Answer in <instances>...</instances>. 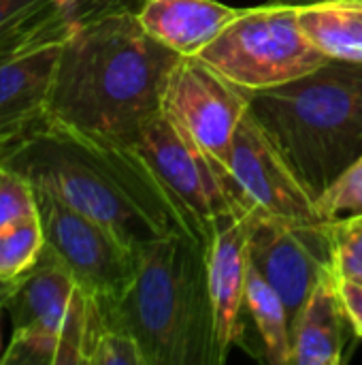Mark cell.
<instances>
[{"label": "cell", "instance_id": "8", "mask_svg": "<svg viewBox=\"0 0 362 365\" xmlns=\"http://www.w3.org/2000/svg\"><path fill=\"white\" fill-rule=\"evenodd\" d=\"M224 167L226 188L239 216L256 212L294 222L324 220L316 199L250 111L233 135Z\"/></svg>", "mask_w": 362, "mask_h": 365}, {"label": "cell", "instance_id": "22", "mask_svg": "<svg viewBox=\"0 0 362 365\" xmlns=\"http://www.w3.org/2000/svg\"><path fill=\"white\" fill-rule=\"evenodd\" d=\"M318 210L324 220L339 218L344 212L362 214V158L318 199Z\"/></svg>", "mask_w": 362, "mask_h": 365}, {"label": "cell", "instance_id": "13", "mask_svg": "<svg viewBox=\"0 0 362 365\" xmlns=\"http://www.w3.org/2000/svg\"><path fill=\"white\" fill-rule=\"evenodd\" d=\"M254 218L256 212H250L230 227L220 229L207 248L215 336L224 357H228L230 344L239 338V321L241 308L245 306V280L250 269V231Z\"/></svg>", "mask_w": 362, "mask_h": 365}, {"label": "cell", "instance_id": "2", "mask_svg": "<svg viewBox=\"0 0 362 365\" xmlns=\"http://www.w3.org/2000/svg\"><path fill=\"white\" fill-rule=\"evenodd\" d=\"M0 165L102 222L137 250L173 233L196 240L132 148L85 139L43 115L23 135L0 145Z\"/></svg>", "mask_w": 362, "mask_h": 365}, {"label": "cell", "instance_id": "12", "mask_svg": "<svg viewBox=\"0 0 362 365\" xmlns=\"http://www.w3.org/2000/svg\"><path fill=\"white\" fill-rule=\"evenodd\" d=\"M361 336L341 302L337 278L322 276L292 327L294 365H344L350 361Z\"/></svg>", "mask_w": 362, "mask_h": 365}, {"label": "cell", "instance_id": "27", "mask_svg": "<svg viewBox=\"0 0 362 365\" xmlns=\"http://www.w3.org/2000/svg\"><path fill=\"white\" fill-rule=\"evenodd\" d=\"M273 2H286V4H307V2H318V0H273Z\"/></svg>", "mask_w": 362, "mask_h": 365}, {"label": "cell", "instance_id": "17", "mask_svg": "<svg viewBox=\"0 0 362 365\" xmlns=\"http://www.w3.org/2000/svg\"><path fill=\"white\" fill-rule=\"evenodd\" d=\"M305 36L331 60L362 62V0L297 4Z\"/></svg>", "mask_w": 362, "mask_h": 365}, {"label": "cell", "instance_id": "9", "mask_svg": "<svg viewBox=\"0 0 362 365\" xmlns=\"http://www.w3.org/2000/svg\"><path fill=\"white\" fill-rule=\"evenodd\" d=\"M247 109L250 92L233 83L201 56H181L171 71L162 111L196 141L224 171V178L233 135Z\"/></svg>", "mask_w": 362, "mask_h": 365}, {"label": "cell", "instance_id": "21", "mask_svg": "<svg viewBox=\"0 0 362 365\" xmlns=\"http://www.w3.org/2000/svg\"><path fill=\"white\" fill-rule=\"evenodd\" d=\"M34 214H38V203L30 180L0 165V229Z\"/></svg>", "mask_w": 362, "mask_h": 365}, {"label": "cell", "instance_id": "16", "mask_svg": "<svg viewBox=\"0 0 362 365\" xmlns=\"http://www.w3.org/2000/svg\"><path fill=\"white\" fill-rule=\"evenodd\" d=\"M73 0H0V62L62 43L75 30Z\"/></svg>", "mask_w": 362, "mask_h": 365}, {"label": "cell", "instance_id": "20", "mask_svg": "<svg viewBox=\"0 0 362 365\" xmlns=\"http://www.w3.org/2000/svg\"><path fill=\"white\" fill-rule=\"evenodd\" d=\"M333 244V274L362 284V214L326 220Z\"/></svg>", "mask_w": 362, "mask_h": 365}, {"label": "cell", "instance_id": "19", "mask_svg": "<svg viewBox=\"0 0 362 365\" xmlns=\"http://www.w3.org/2000/svg\"><path fill=\"white\" fill-rule=\"evenodd\" d=\"M45 235L41 216H28L6 229H0V280H17L41 259Z\"/></svg>", "mask_w": 362, "mask_h": 365}, {"label": "cell", "instance_id": "23", "mask_svg": "<svg viewBox=\"0 0 362 365\" xmlns=\"http://www.w3.org/2000/svg\"><path fill=\"white\" fill-rule=\"evenodd\" d=\"M90 365H145L143 353L137 344V340L124 331L105 329L98 338L92 355Z\"/></svg>", "mask_w": 362, "mask_h": 365}, {"label": "cell", "instance_id": "28", "mask_svg": "<svg viewBox=\"0 0 362 365\" xmlns=\"http://www.w3.org/2000/svg\"><path fill=\"white\" fill-rule=\"evenodd\" d=\"M0 349H2V334H0Z\"/></svg>", "mask_w": 362, "mask_h": 365}, {"label": "cell", "instance_id": "14", "mask_svg": "<svg viewBox=\"0 0 362 365\" xmlns=\"http://www.w3.org/2000/svg\"><path fill=\"white\" fill-rule=\"evenodd\" d=\"M62 43L0 62V145L17 139L45 115Z\"/></svg>", "mask_w": 362, "mask_h": 365}, {"label": "cell", "instance_id": "5", "mask_svg": "<svg viewBox=\"0 0 362 365\" xmlns=\"http://www.w3.org/2000/svg\"><path fill=\"white\" fill-rule=\"evenodd\" d=\"M198 56L247 92L286 86L331 60L301 30L297 4L286 2L243 9Z\"/></svg>", "mask_w": 362, "mask_h": 365}, {"label": "cell", "instance_id": "26", "mask_svg": "<svg viewBox=\"0 0 362 365\" xmlns=\"http://www.w3.org/2000/svg\"><path fill=\"white\" fill-rule=\"evenodd\" d=\"M13 287H15V280H0V312L4 310V304H6Z\"/></svg>", "mask_w": 362, "mask_h": 365}, {"label": "cell", "instance_id": "4", "mask_svg": "<svg viewBox=\"0 0 362 365\" xmlns=\"http://www.w3.org/2000/svg\"><path fill=\"white\" fill-rule=\"evenodd\" d=\"M247 111L318 203L362 158V62L329 60L286 86L250 92Z\"/></svg>", "mask_w": 362, "mask_h": 365}, {"label": "cell", "instance_id": "24", "mask_svg": "<svg viewBox=\"0 0 362 365\" xmlns=\"http://www.w3.org/2000/svg\"><path fill=\"white\" fill-rule=\"evenodd\" d=\"M147 0H73L68 17L75 26L109 17V15H137Z\"/></svg>", "mask_w": 362, "mask_h": 365}, {"label": "cell", "instance_id": "11", "mask_svg": "<svg viewBox=\"0 0 362 365\" xmlns=\"http://www.w3.org/2000/svg\"><path fill=\"white\" fill-rule=\"evenodd\" d=\"M77 282L66 265L45 246L36 265L15 280L4 304L13 334H30L58 342L70 317Z\"/></svg>", "mask_w": 362, "mask_h": 365}, {"label": "cell", "instance_id": "10", "mask_svg": "<svg viewBox=\"0 0 362 365\" xmlns=\"http://www.w3.org/2000/svg\"><path fill=\"white\" fill-rule=\"evenodd\" d=\"M250 263L280 293L292 327L309 295L333 269V244L322 222H294L256 214L250 231Z\"/></svg>", "mask_w": 362, "mask_h": 365}, {"label": "cell", "instance_id": "6", "mask_svg": "<svg viewBox=\"0 0 362 365\" xmlns=\"http://www.w3.org/2000/svg\"><path fill=\"white\" fill-rule=\"evenodd\" d=\"M132 150L207 248L220 229L243 218L228 197L224 171L164 111L143 130Z\"/></svg>", "mask_w": 362, "mask_h": 365}, {"label": "cell", "instance_id": "18", "mask_svg": "<svg viewBox=\"0 0 362 365\" xmlns=\"http://www.w3.org/2000/svg\"><path fill=\"white\" fill-rule=\"evenodd\" d=\"M245 308L262 338L267 361L273 365H290L292 336L286 306L280 293L258 274L252 263L245 280Z\"/></svg>", "mask_w": 362, "mask_h": 365}, {"label": "cell", "instance_id": "1", "mask_svg": "<svg viewBox=\"0 0 362 365\" xmlns=\"http://www.w3.org/2000/svg\"><path fill=\"white\" fill-rule=\"evenodd\" d=\"M179 58L130 13L75 26L60 49L45 118L85 139L134 148L162 113Z\"/></svg>", "mask_w": 362, "mask_h": 365}, {"label": "cell", "instance_id": "7", "mask_svg": "<svg viewBox=\"0 0 362 365\" xmlns=\"http://www.w3.org/2000/svg\"><path fill=\"white\" fill-rule=\"evenodd\" d=\"M34 190L45 246L66 265L77 287L100 308L122 297L137 276L139 250L51 192Z\"/></svg>", "mask_w": 362, "mask_h": 365}, {"label": "cell", "instance_id": "25", "mask_svg": "<svg viewBox=\"0 0 362 365\" xmlns=\"http://www.w3.org/2000/svg\"><path fill=\"white\" fill-rule=\"evenodd\" d=\"M337 289H339L341 302H344V306H346V310L350 314V321H352L356 334L361 336L362 340V284L361 282L337 278Z\"/></svg>", "mask_w": 362, "mask_h": 365}, {"label": "cell", "instance_id": "3", "mask_svg": "<svg viewBox=\"0 0 362 365\" xmlns=\"http://www.w3.org/2000/svg\"><path fill=\"white\" fill-rule=\"evenodd\" d=\"M100 314L109 329L137 340L145 365L226 361L215 336L207 246L186 233L143 246L132 284Z\"/></svg>", "mask_w": 362, "mask_h": 365}, {"label": "cell", "instance_id": "15", "mask_svg": "<svg viewBox=\"0 0 362 365\" xmlns=\"http://www.w3.org/2000/svg\"><path fill=\"white\" fill-rule=\"evenodd\" d=\"M241 13L243 9L218 0H147L137 17L143 30L169 49L198 56Z\"/></svg>", "mask_w": 362, "mask_h": 365}]
</instances>
